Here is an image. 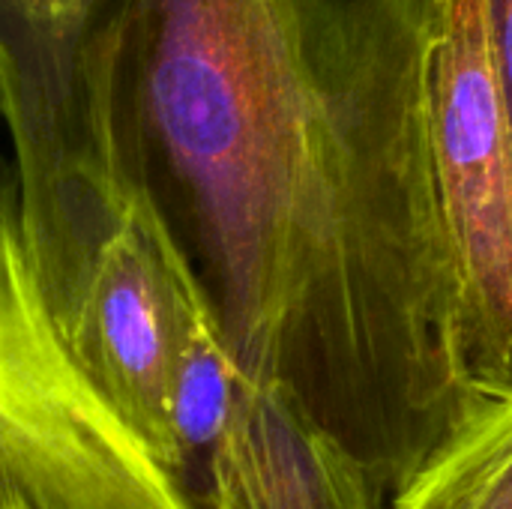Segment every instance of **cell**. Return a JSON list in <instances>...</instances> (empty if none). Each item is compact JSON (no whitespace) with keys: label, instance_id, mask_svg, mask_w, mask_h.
Listing matches in <instances>:
<instances>
[{"label":"cell","instance_id":"cell-7","mask_svg":"<svg viewBox=\"0 0 512 509\" xmlns=\"http://www.w3.org/2000/svg\"><path fill=\"white\" fill-rule=\"evenodd\" d=\"M243 369L237 366L219 318L201 288L192 285L183 330L174 363L171 387V438H174V471L186 495L195 501V489L204 462L219 438V429L234 402Z\"/></svg>","mask_w":512,"mask_h":509},{"label":"cell","instance_id":"cell-5","mask_svg":"<svg viewBox=\"0 0 512 509\" xmlns=\"http://www.w3.org/2000/svg\"><path fill=\"white\" fill-rule=\"evenodd\" d=\"M195 282L180 243L141 192L99 264L72 339L99 393L174 480L171 387Z\"/></svg>","mask_w":512,"mask_h":509},{"label":"cell","instance_id":"cell-9","mask_svg":"<svg viewBox=\"0 0 512 509\" xmlns=\"http://www.w3.org/2000/svg\"><path fill=\"white\" fill-rule=\"evenodd\" d=\"M486 18H489L495 72H498V84H501V96H504L512 132V0H486Z\"/></svg>","mask_w":512,"mask_h":509},{"label":"cell","instance_id":"cell-2","mask_svg":"<svg viewBox=\"0 0 512 509\" xmlns=\"http://www.w3.org/2000/svg\"><path fill=\"white\" fill-rule=\"evenodd\" d=\"M129 9L132 0H0V120L15 156L18 219L69 345L141 195L117 102Z\"/></svg>","mask_w":512,"mask_h":509},{"label":"cell","instance_id":"cell-8","mask_svg":"<svg viewBox=\"0 0 512 509\" xmlns=\"http://www.w3.org/2000/svg\"><path fill=\"white\" fill-rule=\"evenodd\" d=\"M393 509H512V387L483 399Z\"/></svg>","mask_w":512,"mask_h":509},{"label":"cell","instance_id":"cell-4","mask_svg":"<svg viewBox=\"0 0 512 509\" xmlns=\"http://www.w3.org/2000/svg\"><path fill=\"white\" fill-rule=\"evenodd\" d=\"M429 141L462 297L471 378L512 387V132L495 72L486 0H435Z\"/></svg>","mask_w":512,"mask_h":509},{"label":"cell","instance_id":"cell-6","mask_svg":"<svg viewBox=\"0 0 512 509\" xmlns=\"http://www.w3.org/2000/svg\"><path fill=\"white\" fill-rule=\"evenodd\" d=\"M198 509H384L366 471L291 393L243 372L204 462Z\"/></svg>","mask_w":512,"mask_h":509},{"label":"cell","instance_id":"cell-1","mask_svg":"<svg viewBox=\"0 0 512 509\" xmlns=\"http://www.w3.org/2000/svg\"><path fill=\"white\" fill-rule=\"evenodd\" d=\"M435 0H132L138 189L237 366L396 498L483 405L429 141Z\"/></svg>","mask_w":512,"mask_h":509},{"label":"cell","instance_id":"cell-3","mask_svg":"<svg viewBox=\"0 0 512 509\" xmlns=\"http://www.w3.org/2000/svg\"><path fill=\"white\" fill-rule=\"evenodd\" d=\"M0 509H198L60 330L0 168Z\"/></svg>","mask_w":512,"mask_h":509}]
</instances>
